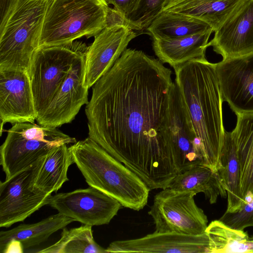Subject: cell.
I'll use <instances>...</instances> for the list:
<instances>
[{
    "label": "cell",
    "instance_id": "7402d4cb",
    "mask_svg": "<svg viewBox=\"0 0 253 253\" xmlns=\"http://www.w3.org/2000/svg\"><path fill=\"white\" fill-rule=\"evenodd\" d=\"M75 221L58 212L35 223L21 224L10 230H2L0 232V252L12 239L20 241L24 250L35 247Z\"/></svg>",
    "mask_w": 253,
    "mask_h": 253
},
{
    "label": "cell",
    "instance_id": "7a4b0ae2",
    "mask_svg": "<svg viewBox=\"0 0 253 253\" xmlns=\"http://www.w3.org/2000/svg\"><path fill=\"white\" fill-rule=\"evenodd\" d=\"M175 81L202 145L207 166L217 171L225 130L216 63L195 59L174 69Z\"/></svg>",
    "mask_w": 253,
    "mask_h": 253
},
{
    "label": "cell",
    "instance_id": "1f68e13d",
    "mask_svg": "<svg viewBox=\"0 0 253 253\" xmlns=\"http://www.w3.org/2000/svg\"><path fill=\"white\" fill-rule=\"evenodd\" d=\"M117 25L126 26L131 29L130 24L128 19L115 8L109 7L106 26Z\"/></svg>",
    "mask_w": 253,
    "mask_h": 253
},
{
    "label": "cell",
    "instance_id": "484cf974",
    "mask_svg": "<svg viewBox=\"0 0 253 253\" xmlns=\"http://www.w3.org/2000/svg\"><path fill=\"white\" fill-rule=\"evenodd\" d=\"M205 233L209 239L208 253H250L248 234L229 227L219 219L208 225Z\"/></svg>",
    "mask_w": 253,
    "mask_h": 253
},
{
    "label": "cell",
    "instance_id": "4316f807",
    "mask_svg": "<svg viewBox=\"0 0 253 253\" xmlns=\"http://www.w3.org/2000/svg\"><path fill=\"white\" fill-rule=\"evenodd\" d=\"M39 253H107L106 249L94 240L92 226L84 224L67 229L64 228L60 239Z\"/></svg>",
    "mask_w": 253,
    "mask_h": 253
},
{
    "label": "cell",
    "instance_id": "8fae6325",
    "mask_svg": "<svg viewBox=\"0 0 253 253\" xmlns=\"http://www.w3.org/2000/svg\"><path fill=\"white\" fill-rule=\"evenodd\" d=\"M86 45L74 59L66 78L39 125L57 128L71 123L82 106L87 104L88 88L84 85Z\"/></svg>",
    "mask_w": 253,
    "mask_h": 253
},
{
    "label": "cell",
    "instance_id": "4fadbf2b",
    "mask_svg": "<svg viewBox=\"0 0 253 253\" xmlns=\"http://www.w3.org/2000/svg\"><path fill=\"white\" fill-rule=\"evenodd\" d=\"M219 88L236 115L253 113V52L216 63Z\"/></svg>",
    "mask_w": 253,
    "mask_h": 253
},
{
    "label": "cell",
    "instance_id": "30bf717a",
    "mask_svg": "<svg viewBox=\"0 0 253 253\" xmlns=\"http://www.w3.org/2000/svg\"><path fill=\"white\" fill-rule=\"evenodd\" d=\"M58 212L83 224H108L122 205L115 199L93 187L51 196L48 203Z\"/></svg>",
    "mask_w": 253,
    "mask_h": 253
},
{
    "label": "cell",
    "instance_id": "ac0fdd59",
    "mask_svg": "<svg viewBox=\"0 0 253 253\" xmlns=\"http://www.w3.org/2000/svg\"><path fill=\"white\" fill-rule=\"evenodd\" d=\"M73 163L67 144L55 147L35 164L30 188L44 194L56 192L69 180L68 170Z\"/></svg>",
    "mask_w": 253,
    "mask_h": 253
},
{
    "label": "cell",
    "instance_id": "9c48e42d",
    "mask_svg": "<svg viewBox=\"0 0 253 253\" xmlns=\"http://www.w3.org/2000/svg\"><path fill=\"white\" fill-rule=\"evenodd\" d=\"M169 115L170 149L177 173L197 165L207 166L202 145L175 82L171 89Z\"/></svg>",
    "mask_w": 253,
    "mask_h": 253
},
{
    "label": "cell",
    "instance_id": "8992f818",
    "mask_svg": "<svg viewBox=\"0 0 253 253\" xmlns=\"http://www.w3.org/2000/svg\"><path fill=\"white\" fill-rule=\"evenodd\" d=\"M76 142L75 138L55 127L31 123L14 124L0 147V164L5 180L32 167L55 147Z\"/></svg>",
    "mask_w": 253,
    "mask_h": 253
},
{
    "label": "cell",
    "instance_id": "2e32d148",
    "mask_svg": "<svg viewBox=\"0 0 253 253\" xmlns=\"http://www.w3.org/2000/svg\"><path fill=\"white\" fill-rule=\"evenodd\" d=\"M208 43L227 59L253 52V0H244Z\"/></svg>",
    "mask_w": 253,
    "mask_h": 253
},
{
    "label": "cell",
    "instance_id": "e575fe53",
    "mask_svg": "<svg viewBox=\"0 0 253 253\" xmlns=\"http://www.w3.org/2000/svg\"><path fill=\"white\" fill-rule=\"evenodd\" d=\"M252 238H253V237Z\"/></svg>",
    "mask_w": 253,
    "mask_h": 253
},
{
    "label": "cell",
    "instance_id": "ba28073f",
    "mask_svg": "<svg viewBox=\"0 0 253 253\" xmlns=\"http://www.w3.org/2000/svg\"><path fill=\"white\" fill-rule=\"evenodd\" d=\"M193 191L166 188L156 194L148 214L152 217L155 231L188 235L205 233L208 218L196 205Z\"/></svg>",
    "mask_w": 253,
    "mask_h": 253
},
{
    "label": "cell",
    "instance_id": "836d02e7",
    "mask_svg": "<svg viewBox=\"0 0 253 253\" xmlns=\"http://www.w3.org/2000/svg\"><path fill=\"white\" fill-rule=\"evenodd\" d=\"M250 226H253V215L249 223V227Z\"/></svg>",
    "mask_w": 253,
    "mask_h": 253
},
{
    "label": "cell",
    "instance_id": "ffe728a7",
    "mask_svg": "<svg viewBox=\"0 0 253 253\" xmlns=\"http://www.w3.org/2000/svg\"><path fill=\"white\" fill-rule=\"evenodd\" d=\"M244 0H166L162 12L188 15L218 29Z\"/></svg>",
    "mask_w": 253,
    "mask_h": 253
},
{
    "label": "cell",
    "instance_id": "7c38bea8",
    "mask_svg": "<svg viewBox=\"0 0 253 253\" xmlns=\"http://www.w3.org/2000/svg\"><path fill=\"white\" fill-rule=\"evenodd\" d=\"M34 165L0 182V227L8 228L48 205L51 194L30 188Z\"/></svg>",
    "mask_w": 253,
    "mask_h": 253
},
{
    "label": "cell",
    "instance_id": "603a6c76",
    "mask_svg": "<svg viewBox=\"0 0 253 253\" xmlns=\"http://www.w3.org/2000/svg\"><path fill=\"white\" fill-rule=\"evenodd\" d=\"M231 131L240 172V185L244 198L253 194V113L238 114Z\"/></svg>",
    "mask_w": 253,
    "mask_h": 253
},
{
    "label": "cell",
    "instance_id": "9a60e30c",
    "mask_svg": "<svg viewBox=\"0 0 253 253\" xmlns=\"http://www.w3.org/2000/svg\"><path fill=\"white\" fill-rule=\"evenodd\" d=\"M36 111L29 72L0 70L1 128L6 123H34Z\"/></svg>",
    "mask_w": 253,
    "mask_h": 253
},
{
    "label": "cell",
    "instance_id": "5bb4252c",
    "mask_svg": "<svg viewBox=\"0 0 253 253\" xmlns=\"http://www.w3.org/2000/svg\"><path fill=\"white\" fill-rule=\"evenodd\" d=\"M138 34L122 25L106 26L94 36L85 57L84 85L88 88L104 75Z\"/></svg>",
    "mask_w": 253,
    "mask_h": 253
},
{
    "label": "cell",
    "instance_id": "d4e9b609",
    "mask_svg": "<svg viewBox=\"0 0 253 253\" xmlns=\"http://www.w3.org/2000/svg\"><path fill=\"white\" fill-rule=\"evenodd\" d=\"M210 28L207 23L194 17L163 11L145 30L152 39L172 40L192 35Z\"/></svg>",
    "mask_w": 253,
    "mask_h": 253
},
{
    "label": "cell",
    "instance_id": "5b68a950",
    "mask_svg": "<svg viewBox=\"0 0 253 253\" xmlns=\"http://www.w3.org/2000/svg\"><path fill=\"white\" fill-rule=\"evenodd\" d=\"M49 0H20L0 31V70L27 71L39 47Z\"/></svg>",
    "mask_w": 253,
    "mask_h": 253
},
{
    "label": "cell",
    "instance_id": "e0dca14e",
    "mask_svg": "<svg viewBox=\"0 0 253 253\" xmlns=\"http://www.w3.org/2000/svg\"><path fill=\"white\" fill-rule=\"evenodd\" d=\"M206 233L188 235L155 231L139 238L114 241L107 248L109 253H208Z\"/></svg>",
    "mask_w": 253,
    "mask_h": 253
},
{
    "label": "cell",
    "instance_id": "f1b7e54d",
    "mask_svg": "<svg viewBox=\"0 0 253 253\" xmlns=\"http://www.w3.org/2000/svg\"><path fill=\"white\" fill-rule=\"evenodd\" d=\"M245 203L238 210L232 212H225L219 220L229 227L243 230L249 227L253 215V194L249 193L245 197Z\"/></svg>",
    "mask_w": 253,
    "mask_h": 253
},
{
    "label": "cell",
    "instance_id": "3957f363",
    "mask_svg": "<svg viewBox=\"0 0 253 253\" xmlns=\"http://www.w3.org/2000/svg\"><path fill=\"white\" fill-rule=\"evenodd\" d=\"M74 163L89 186L119 202L123 207L139 211L146 205L150 189L122 163L88 137L69 147Z\"/></svg>",
    "mask_w": 253,
    "mask_h": 253
},
{
    "label": "cell",
    "instance_id": "f546056e",
    "mask_svg": "<svg viewBox=\"0 0 253 253\" xmlns=\"http://www.w3.org/2000/svg\"><path fill=\"white\" fill-rule=\"evenodd\" d=\"M126 18L137 8L140 0H105Z\"/></svg>",
    "mask_w": 253,
    "mask_h": 253
},
{
    "label": "cell",
    "instance_id": "6da1fadb",
    "mask_svg": "<svg viewBox=\"0 0 253 253\" xmlns=\"http://www.w3.org/2000/svg\"><path fill=\"white\" fill-rule=\"evenodd\" d=\"M172 71L158 58L126 48L92 86L88 137L138 175L150 190L177 174L170 149Z\"/></svg>",
    "mask_w": 253,
    "mask_h": 253
},
{
    "label": "cell",
    "instance_id": "d6986e66",
    "mask_svg": "<svg viewBox=\"0 0 253 253\" xmlns=\"http://www.w3.org/2000/svg\"><path fill=\"white\" fill-rule=\"evenodd\" d=\"M214 32L211 28L181 38L153 39L152 47L158 59L173 69L195 59L205 58L209 38Z\"/></svg>",
    "mask_w": 253,
    "mask_h": 253
},
{
    "label": "cell",
    "instance_id": "44dd1931",
    "mask_svg": "<svg viewBox=\"0 0 253 253\" xmlns=\"http://www.w3.org/2000/svg\"><path fill=\"white\" fill-rule=\"evenodd\" d=\"M167 188L174 190L203 193L211 204L215 203L218 197L227 195L222 180L217 172L205 165L195 166L177 173Z\"/></svg>",
    "mask_w": 253,
    "mask_h": 253
},
{
    "label": "cell",
    "instance_id": "d6a6232c",
    "mask_svg": "<svg viewBox=\"0 0 253 253\" xmlns=\"http://www.w3.org/2000/svg\"><path fill=\"white\" fill-rule=\"evenodd\" d=\"M24 252L22 243L18 240L12 239L6 244L1 253H23Z\"/></svg>",
    "mask_w": 253,
    "mask_h": 253
},
{
    "label": "cell",
    "instance_id": "cb8c5ba5",
    "mask_svg": "<svg viewBox=\"0 0 253 253\" xmlns=\"http://www.w3.org/2000/svg\"><path fill=\"white\" fill-rule=\"evenodd\" d=\"M227 197L225 212H234L241 208L246 201L240 185V172L231 132L225 130L217 169Z\"/></svg>",
    "mask_w": 253,
    "mask_h": 253
},
{
    "label": "cell",
    "instance_id": "277c9868",
    "mask_svg": "<svg viewBox=\"0 0 253 253\" xmlns=\"http://www.w3.org/2000/svg\"><path fill=\"white\" fill-rule=\"evenodd\" d=\"M109 8L105 0H49L39 47L94 37L106 27Z\"/></svg>",
    "mask_w": 253,
    "mask_h": 253
},
{
    "label": "cell",
    "instance_id": "83f0119b",
    "mask_svg": "<svg viewBox=\"0 0 253 253\" xmlns=\"http://www.w3.org/2000/svg\"><path fill=\"white\" fill-rule=\"evenodd\" d=\"M166 0H140L136 10L127 19L131 29L142 32L162 12Z\"/></svg>",
    "mask_w": 253,
    "mask_h": 253
},
{
    "label": "cell",
    "instance_id": "52a82bcc",
    "mask_svg": "<svg viewBox=\"0 0 253 253\" xmlns=\"http://www.w3.org/2000/svg\"><path fill=\"white\" fill-rule=\"evenodd\" d=\"M86 45L82 42L39 47L29 69L36 121L45 113L66 77L78 53Z\"/></svg>",
    "mask_w": 253,
    "mask_h": 253
},
{
    "label": "cell",
    "instance_id": "4dcf8cb0",
    "mask_svg": "<svg viewBox=\"0 0 253 253\" xmlns=\"http://www.w3.org/2000/svg\"><path fill=\"white\" fill-rule=\"evenodd\" d=\"M20 0H0V31L16 8Z\"/></svg>",
    "mask_w": 253,
    "mask_h": 253
}]
</instances>
